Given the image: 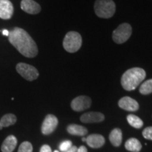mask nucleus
Returning a JSON list of instances; mask_svg holds the SVG:
<instances>
[{
    "label": "nucleus",
    "mask_w": 152,
    "mask_h": 152,
    "mask_svg": "<svg viewBox=\"0 0 152 152\" xmlns=\"http://www.w3.org/2000/svg\"><path fill=\"white\" fill-rule=\"evenodd\" d=\"M9 41L23 56L34 58L37 55L38 48L35 42L22 28H14L9 32Z\"/></svg>",
    "instance_id": "obj_1"
},
{
    "label": "nucleus",
    "mask_w": 152,
    "mask_h": 152,
    "mask_svg": "<svg viewBox=\"0 0 152 152\" xmlns=\"http://www.w3.org/2000/svg\"><path fill=\"white\" fill-rule=\"evenodd\" d=\"M146 77V72L141 68H132L125 71L121 77V85L127 91L135 90Z\"/></svg>",
    "instance_id": "obj_2"
},
{
    "label": "nucleus",
    "mask_w": 152,
    "mask_h": 152,
    "mask_svg": "<svg viewBox=\"0 0 152 152\" xmlns=\"http://www.w3.org/2000/svg\"><path fill=\"white\" fill-rule=\"evenodd\" d=\"M96 16L102 18H110L115 12V4L113 0H96L94 6Z\"/></svg>",
    "instance_id": "obj_3"
},
{
    "label": "nucleus",
    "mask_w": 152,
    "mask_h": 152,
    "mask_svg": "<svg viewBox=\"0 0 152 152\" xmlns=\"http://www.w3.org/2000/svg\"><path fill=\"white\" fill-rule=\"evenodd\" d=\"M82 37L77 32H68L63 41V46L66 52L75 53L80 49L82 46Z\"/></svg>",
    "instance_id": "obj_4"
},
{
    "label": "nucleus",
    "mask_w": 152,
    "mask_h": 152,
    "mask_svg": "<svg viewBox=\"0 0 152 152\" xmlns=\"http://www.w3.org/2000/svg\"><path fill=\"white\" fill-rule=\"evenodd\" d=\"M132 35V27L130 24L122 23L113 32V40L117 44H123L126 42Z\"/></svg>",
    "instance_id": "obj_5"
},
{
    "label": "nucleus",
    "mask_w": 152,
    "mask_h": 152,
    "mask_svg": "<svg viewBox=\"0 0 152 152\" xmlns=\"http://www.w3.org/2000/svg\"><path fill=\"white\" fill-rule=\"evenodd\" d=\"M16 69L18 73L28 81L35 80L39 76V72L37 68L34 66L25 64V63H19L16 66Z\"/></svg>",
    "instance_id": "obj_6"
},
{
    "label": "nucleus",
    "mask_w": 152,
    "mask_h": 152,
    "mask_svg": "<svg viewBox=\"0 0 152 152\" xmlns=\"http://www.w3.org/2000/svg\"><path fill=\"white\" fill-rule=\"evenodd\" d=\"M92 99L87 96H79L71 102L72 109L75 111H83L91 106Z\"/></svg>",
    "instance_id": "obj_7"
},
{
    "label": "nucleus",
    "mask_w": 152,
    "mask_h": 152,
    "mask_svg": "<svg viewBox=\"0 0 152 152\" xmlns=\"http://www.w3.org/2000/svg\"><path fill=\"white\" fill-rule=\"evenodd\" d=\"M58 123V118L55 115H52V114L47 115L44 120L42 125L41 130L42 134H49L52 133L56 130Z\"/></svg>",
    "instance_id": "obj_8"
},
{
    "label": "nucleus",
    "mask_w": 152,
    "mask_h": 152,
    "mask_svg": "<svg viewBox=\"0 0 152 152\" xmlns=\"http://www.w3.org/2000/svg\"><path fill=\"white\" fill-rule=\"evenodd\" d=\"M14 14V7L9 0H0V18L10 19Z\"/></svg>",
    "instance_id": "obj_9"
},
{
    "label": "nucleus",
    "mask_w": 152,
    "mask_h": 152,
    "mask_svg": "<svg viewBox=\"0 0 152 152\" xmlns=\"http://www.w3.org/2000/svg\"><path fill=\"white\" fill-rule=\"evenodd\" d=\"M20 8L29 14H37L41 11V7L33 0H22Z\"/></svg>",
    "instance_id": "obj_10"
},
{
    "label": "nucleus",
    "mask_w": 152,
    "mask_h": 152,
    "mask_svg": "<svg viewBox=\"0 0 152 152\" xmlns=\"http://www.w3.org/2000/svg\"><path fill=\"white\" fill-rule=\"evenodd\" d=\"M118 106L122 109L128 111H136L139 109L138 102L129 96L121 98L118 102Z\"/></svg>",
    "instance_id": "obj_11"
},
{
    "label": "nucleus",
    "mask_w": 152,
    "mask_h": 152,
    "mask_svg": "<svg viewBox=\"0 0 152 152\" xmlns=\"http://www.w3.org/2000/svg\"><path fill=\"white\" fill-rule=\"evenodd\" d=\"M105 117L103 113L100 112H88L81 115L80 121L85 123H100L104 121Z\"/></svg>",
    "instance_id": "obj_12"
},
{
    "label": "nucleus",
    "mask_w": 152,
    "mask_h": 152,
    "mask_svg": "<svg viewBox=\"0 0 152 152\" xmlns=\"http://www.w3.org/2000/svg\"><path fill=\"white\" fill-rule=\"evenodd\" d=\"M86 142L89 147L98 149L102 147L105 143V139L99 134H92L86 138Z\"/></svg>",
    "instance_id": "obj_13"
},
{
    "label": "nucleus",
    "mask_w": 152,
    "mask_h": 152,
    "mask_svg": "<svg viewBox=\"0 0 152 152\" xmlns=\"http://www.w3.org/2000/svg\"><path fill=\"white\" fill-rule=\"evenodd\" d=\"M18 143L17 139L14 135H9L5 139L1 144V151L2 152H13L16 149Z\"/></svg>",
    "instance_id": "obj_14"
},
{
    "label": "nucleus",
    "mask_w": 152,
    "mask_h": 152,
    "mask_svg": "<svg viewBox=\"0 0 152 152\" xmlns=\"http://www.w3.org/2000/svg\"><path fill=\"white\" fill-rule=\"evenodd\" d=\"M122 131L119 128H115L109 134V140L114 147H118L122 143Z\"/></svg>",
    "instance_id": "obj_15"
},
{
    "label": "nucleus",
    "mask_w": 152,
    "mask_h": 152,
    "mask_svg": "<svg viewBox=\"0 0 152 152\" xmlns=\"http://www.w3.org/2000/svg\"><path fill=\"white\" fill-rule=\"evenodd\" d=\"M67 131L69 134L77 136H84L87 134V128L82 125L71 124L67 127Z\"/></svg>",
    "instance_id": "obj_16"
},
{
    "label": "nucleus",
    "mask_w": 152,
    "mask_h": 152,
    "mask_svg": "<svg viewBox=\"0 0 152 152\" xmlns=\"http://www.w3.org/2000/svg\"><path fill=\"white\" fill-rule=\"evenodd\" d=\"M125 147L128 151L132 152H139L142 149V144L136 138H130L126 141Z\"/></svg>",
    "instance_id": "obj_17"
},
{
    "label": "nucleus",
    "mask_w": 152,
    "mask_h": 152,
    "mask_svg": "<svg viewBox=\"0 0 152 152\" xmlns=\"http://www.w3.org/2000/svg\"><path fill=\"white\" fill-rule=\"evenodd\" d=\"M17 121V118L14 114L8 113L2 116L0 121L1 126L3 127H9L10 125H13L16 123Z\"/></svg>",
    "instance_id": "obj_18"
},
{
    "label": "nucleus",
    "mask_w": 152,
    "mask_h": 152,
    "mask_svg": "<svg viewBox=\"0 0 152 152\" xmlns=\"http://www.w3.org/2000/svg\"><path fill=\"white\" fill-rule=\"evenodd\" d=\"M127 121H128V123L131 126L137 129L142 128L144 125V123L142 121V119L135 115H133V114H130L127 116Z\"/></svg>",
    "instance_id": "obj_19"
},
{
    "label": "nucleus",
    "mask_w": 152,
    "mask_h": 152,
    "mask_svg": "<svg viewBox=\"0 0 152 152\" xmlns=\"http://www.w3.org/2000/svg\"><path fill=\"white\" fill-rule=\"evenodd\" d=\"M140 92L144 95L152 93V79L144 82L140 87Z\"/></svg>",
    "instance_id": "obj_20"
},
{
    "label": "nucleus",
    "mask_w": 152,
    "mask_h": 152,
    "mask_svg": "<svg viewBox=\"0 0 152 152\" xmlns=\"http://www.w3.org/2000/svg\"><path fill=\"white\" fill-rule=\"evenodd\" d=\"M18 152H33V145L29 142H23L19 147Z\"/></svg>",
    "instance_id": "obj_21"
},
{
    "label": "nucleus",
    "mask_w": 152,
    "mask_h": 152,
    "mask_svg": "<svg viewBox=\"0 0 152 152\" xmlns=\"http://www.w3.org/2000/svg\"><path fill=\"white\" fill-rule=\"evenodd\" d=\"M73 144H72V142L69 140H66V141L63 142L61 144H60L59 146V149L63 152H65L68 151V149H71Z\"/></svg>",
    "instance_id": "obj_22"
},
{
    "label": "nucleus",
    "mask_w": 152,
    "mask_h": 152,
    "mask_svg": "<svg viewBox=\"0 0 152 152\" xmlns=\"http://www.w3.org/2000/svg\"><path fill=\"white\" fill-rule=\"evenodd\" d=\"M142 135L145 139L152 140V127H147L142 132Z\"/></svg>",
    "instance_id": "obj_23"
},
{
    "label": "nucleus",
    "mask_w": 152,
    "mask_h": 152,
    "mask_svg": "<svg viewBox=\"0 0 152 152\" xmlns=\"http://www.w3.org/2000/svg\"><path fill=\"white\" fill-rule=\"evenodd\" d=\"M39 152H52V149H51V147H49V145H47V144H45V145H43L42 147H41L40 151Z\"/></svg>",
    "instance_id": "obj_24"
},
{
    "label": "nucleus",
    "mask_w": 152,
    "mask_h": 152,
    "mask_svg": "<svg viewBox=\"0 0 152 152\" xmlns=\"http://www.w3.org/2000/svg\"><path fill=\"white\" fill-rule=\"evenodd\" d=\"M77 152H87V149L85 146H80L77 150Z\"/></svg>",
    "instance_id": "obj_25"
},
{
    "label": "nucleus",
    "mask_w": 152,
    "mask_h": 152,
    "mask_svg": "<svg viewBox=\"0 0 152 152\" xmlns=\"http://www.w3.org/2000/svg\"><path fill=\"white\" fill-rule=\"evenodd\" d=\"M77 148L75 147V146H72L71 149H69L68 151H66L65 152H77Z\"/></svg>",
    "instance_id": "obj_26"
},
{
    "label": "nucleus",
    "mask_w": 152,
    "mask_h": 152,
    "mask_svg": "<svg viewBox=\"0 0 152 152\" xmlns=\"http://www.w3.org/2000/svg\"><path fill=\"white\" fill-rule=\"evenodd\" d=\"M2 33L4 35H7V36L9 35V32L7 30H4L2 31Z\"/></svg>",
    "instance_id": "obj_27"
},
{
    "label": "nucleus",
    "mask_w": 152,
    "mask_h": 152,
    "mask_svg": "<svg viewBox=\"0 0 152 152\" xmlns=\"http://www.w3.org/2000/svg\"><path fill=\"white\" fill-rule=\"evenodd\" d=\"M82 140H83V142L86 141V138H85V137H83V139H82Z\"/></svg>",
    "instance_id": "obj_28"
},
{
    "label": "nucleus",
    "mask_w": 152,
    "mask_h": 152,
    "mask_svg": "<svg viewBox=\"0 0 152 152\" xmlns=\"http://www.w3.org/2000/svg\"><path fill=\"white\" fill-rule=\"evenodd\" d=\"M1 129H2V126H1V123H0V130H1Z\"/></svg>",
    "instance_id": "obj_29"
},
{
    "label": "nucleus",
    "mask_w": 152,
    "mask_h": 152,
    "mask_svg": "<svg viewBox=\"0 0 152 152\" xmlns=\"http://www.w3.org/2000/svg\"><path fill=\"white\" fill-rule=\"evenodd\" d=\"M54 152H59L58 151H57V150H55V151Z\"/></svg>",
    "instance_id": "obj_30"
}]
</instances>
